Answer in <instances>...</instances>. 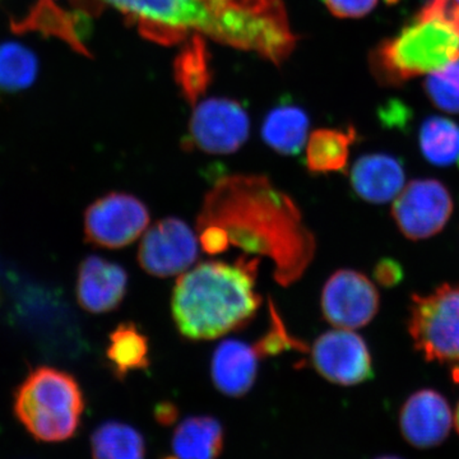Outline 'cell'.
<instances>
[{
  "label": "cell",
  "instance_id": "obj_1",
  "mask_svg": "<svg viewBox=\"0 0 459 459\" xmlns=\"http://www.w3.org/2000/svg\"><path fill=\"white\" fill-rule=\"evenodd\" d=\"M197 230L207 255L238 247L247 255L267 256L283 287L300 280L316 255V238L298 205L264 175L217 180L205 195Z\"/></svg>",
  "mask_w": 459,
  "mask_h": 459
},
{
  "label": "cell",
  "instance_id": "obj_2",
  "mask_svg": "<svg viewBox=\"0 0 459 459\" xmlns=\"http://www.w3.org/2000/svg\"><path fill=\"white\" fill-rule=\"evenodd\" d=\"M259 258L234 264L204 262L181 273L172 290L171 313L181 336L214 340L246 327L262 305L256 292Z\"/></svg>",
  "mask_w": 459,
  "mask_h": 459
},
{
  "label": "cell",
  "instance_id": "obj_3",
  "mask_svg": "<svg viewBox=\"0 0 459 459\" xmlns=\"http://www.w3.org/2000/svg\"><path fill=\"white\" fill-rule=\"evenodd\" d=\"M459 57V18L427 7L394 38L371 51L370 68L379 82L400 84L439 71Z\"/></svg>",
  "mask_w": 459,
  "mask_h": 459
},
{
  "label": "cell",
  "instance_id": "obj_4",
  "mask_svg": "<svg viewBox=\"0 0 459 459\" xmlns=\"http://www.w3.org/2000/svg\"><path fill=\"white\" fill-rule=\"evenodd\" d=\"M204 36L280 65L295 50L283 0H205Z\"/></svg>",
  "mask_w": 459,
  "mask_h": 459
},
{
  "label": "cell",
  "instance_id": "obj_5",
  "mask_svg": "<svg viewBox=\"0 0 459 459\" xmlns=\"http://www.w3.org/2000/svg\"><path fill=\"white\" fill-rule=\"evenodd\" d=\"M83 410V394L77 380L56 368L32 370L14 397L17 419L41 442L71 439L80 428Z\"/></svg>",
  "mask_w": 459,
  "mask_h": 459
},
{
  "label": "cell",
  "instance_id": "obj_6",
  "mask_svg": "<svg viewBox=\"0 0 459 459\" xmlns=\"http://www.w3.org/2000/svg\"><path fill=\"white\" fill-rule=\"evenodd\" d=\"M75 9L99 16L107 5L119 11L147 40L161 45L186 41L201 31L207 7L205 0H71Z\"/></svg>",
  "mask_w": 459,
  "mask_h": 459
},
{
  "label": "cell",
  "instance_id": "obj_7",
  "mask_svg": "<svg viewBox=\"0 0 459 459\" xmlns=\"http://www.w3.org/2000/svg\"><path fill=\"white\" fill-rule=\"evenodd\" d=\"M409 333L428 362L459 365V283H444L427 295L413 294Z\"/></svg>",
  "mask_w": 459,
  "mask_h": 459
},
{
  "label": "cell",
  "instance_id": "obj_8",
  "mask_svg": "<svg viewBox=\"0 0 459 459\" xmlns=\"http://www.w3.org/2000/svg\"><path fill=\"white\" fill-rule=\"evenodd\" d=\"M250 134L247 111L237 100L212 98L195 107L189 120L184 147L208 155H231Z\"/></svg>",
  "mask_w": 459,
  "mask_h": 459
},
{
  "label": "cell",
  "instance_id": "obj_9",
  "mask_svg": "<svg viewBox=\"0 0 459 459\" xmlns=\"http://www.w3.org/2000/svg\"><path fill=\"white\" fill-rule=\"evenodd\" d=\"M150 225L147 205L128 193L111 192L96 199L84 212L87 243L104 249L131 246Z\"/></svg>",
  "mask_w": 459,
  "mask_h": 459
},
{
  "label": "cell",
  "instance_id": "obj_10",
  "mask_svg": "<svg viewBox=\"0 0 459 459\" xmlns=\"http://www.w3.org/2000/svg\"><path fill=\"white\" fill-rule=\"evenodd\" d=\"M453 213L451 192L437 179L410 181L392 205V216L410 240H424L439 234Z\"/></svg>",
  "mask_w": 459,
  "mask_h": 459
},
{
  "label": "cell",
  "instance_id": "obj_11",
  "mask_svg": "<svg viewBox=\"0 0 459 459\" xmlns=\"http://www.w3.org/2000/svg\"><path fill=\"white\" fill-rule=\"evenodd\" d=\"M199 255L198 238L188 223L165 217L144 231L138 263L151 276L168 279L190 270Z\"/></svg>",
  "mask_w": 459,
  "mask_h": 459
},
{
  "label": "cell",
  "instance_id": "obj_12",
  "mask_svg": "<svg viewBox=\"0 0 459 459\" xmlns=\"http://www.w3.org/2000/svg\"><path fill=\"white\" fill-rule=\"evenodd\" d=\"M320 307L329 325L352 331L376 318L380 296L376 285L361 272L338 270L323 287Z\"/></svg>",
  "mask_w": 459,
  "mask_h": 459
},
{
  "label": "cell",
  "instance_id": "obj_13",
  "mask_svg": "<svg viewBox=\"0 0 459 459\" xmlns=\"http://www.w3.org/2000/svg\"><path fill=\"white\" fill-rule=\"evenodd\" d=\"M312 362L319 376L333 385H358L374 377L369 347L351 329H334L316 338Z\"/></svg>",
  "mask_w": 459,
  "mask_h": 459
},
{
  "label": "cell",
  "instance_id": "obj_14",
  "mask_svg": "<svg viewBox=\"0 0 459 459\" xmlns=\"http://www.w3.org/2000/svg\"><path fill=\"white\" fill-rule=\"evenodd\" d=\"M453 413L448 401L434 389L411 394L400 411V429L406 442L418 449L440 446L451 433Z\"/></svg>",
  "mask_w": 459,
  "mask_h": 459
},
{
  "label": "cell",
  "instance_id": "obj_15",
  "mask_svg": "<svg viewBox=\"0 0 459 459\" xmlns=\"http://www.w3.org/2000/svg\"><path fill=\"white\" fill-rule=\"evenodd\" d=\"M128 274L117 263L90 255L78 268L75 296L78 304L92 314L110 313L123 303Z\"/></svg>",
  "mask_w": 459,
  "mask_h": 459
},
{
  "label": "cell",
  "instance_id": "obj_16",
  "mask_svg": "<svg viewBox=\"0 0 459 459\" xmlns=\"http://www.w3.org/2000/svg\"><path fill=\"white\" fill-rule=\"evenodd\" d=\"M89 14L83 12L65 11L53 0H39L25 16L12 18L11 30L14 33L36 32L45 38H56L66 42L77 53L91 57L86 47L91 26Z\"/></svg>",
  "mask_w": 459,
  "mask_h": 459
},
{
  "label": "cell",
  "instance_id": "obj_17",
  "mask_svg": "<svg viewBox=\"0 0 459 459\" xmlns=\"http://www.w3.org/2000/svg\"><path fill=\"white\" fill-rule=\"evenodd\" d=\"M259 359L255 346L231 338L222 341L211 361L214 386L228 397H243L255 385Z\"/></svg>",
  "mask_w": 459,
  "mask_h": 459
},
{
  "label": "cell",
  "instance_id": "obj_18",
  "mask_svg": "<svg viewBox=\"0 0 459 459\" xmlns=\"http://www.w3.org/2000/svg\"><path fill=\"white\" fill-rule=\"evenodd\" d=\"M353 192L362 201L385 204L397 197L404 188L403 164L386 153L361 156L350 172Z\"/></svg>",
  "mask_w": 459,
  "mask_h": 459
},
{
  "label": "cell",
  "instance_id": "obj_19",
  "mask_svg": "<svg viewBox=\"0 0 459 459\" xmlns=\"http://www.w3.org/2000/svg\"><path fill=\"white\" fill-rule=\"evenodd\" d=\"M310 120L298 105L282 102L272 108L262 124V138L267 146L283 156H294L303 150L309 135Z\"/></svg>",
  "mask_w": 459,
  "mask_h": 459
},
{
  "label": "cell",
  "instance_id": "obj_20",
  "mask_svg": "<svg viewBox=\"0 0 459 459\" xmlns=\"http://www.w3.org/2000/svg\"><path fill=\"white\" fill-rule=\"evenodd\" d=\"M175 82L189 104H197L212 81L211 56L204 35L193 32L174 62Z\"/></svg>",
  "mask_w": 459,
  "mask_h": 459
},
{
  "label": "cell",
  "instance_id": "obj_21",
  "mask_svg": "<svg viewBox=\"0 0 459 459\" xmlns=\"http://www.w3.org/2000/svg\"><path fill=\"white\" fill-rule=\"evenodd\" d=\"M223 428L212 416H193L175 430L172 446L179 459H217L223 449Z\"/></svg>",
  "mask_w": 459,
  "mask_h": 459
},
{
  "label": "cell",
  "instance_id": "obj_22",
  "mask_svg": "<svg viewBox=\"0 0 459 459\" xmlns=\"http://www.w3.org/2000/svg\"><path fill=\"white\" fill-rule=\"evenodd\" d=\"M356 141L352 128H322L307 138L305 165L312 174H333L346 171L350 150Z\"/></svg>",
  "mask_w": 459,
  "mask_h": 459
},
{
  "label": "cell",
  "instance_id": "obj_23",
  "mask_svg": "<svg viewBox=\"0 0 459 459\" xmlns=\"http://www.w3.org/2000/svg\"><path fill=\"white\" fill-rule=\"evenodd\" d=\"M107 358L114 376L124 379L132 371L150 367L148 338L133 322L120 323L108 336Z\"/></svg>",
  "mask_w": 459,
  "mask_h": 459
},
{
  "label": "cell",
  "instance_id": "obj_24",
  "mask_svg": "<svg viewBox=\"0 0 459 459\" xmlns=\"http://www.w3.org/2000/svg\"><path fill=\"white\" fill-rule=\"evenodd\" d=\"M93 459H144L146 446L137 429L123 422L100 425L91 437Z\"/></svg>",
  "mask_w": 459,
  "mask_h": 459
},
{
  "label": "cell",
  "instance_id": "obj_25",
  "mask_svg": "<svg viewBox=\"0 0 459 459\" xmlns=\"http://www.w3.org/2000/svg\"><path fill=\"white\" fill-rule=\"evenodd\" d=\"M419 143L428 162L451 166L459 160V126L444 117H428L420 128Z\"/></svg>",
  "mask_w": 459,
  "mask_h": 459
},
{
  "label": "cell",
  "instance_id": "obj_26",
  "mask_svg": "<svg viewBox=\"0 0 459 459\" xmlns=\"http://www.w3.org/2000/svg\"><path fill=\"white\" fill-rule=\"evenodd\" d=\"M39 74V59L20 42L0 44V95L29 89Z\"/></svg>",
  "mask_w": 459,
  "mask_h": 459
},
{
  "label": "cell",
  "instance_id": "obj_27",
  "mask_svg": "<svg viewBox=\"0 0 459 459\" xmlns=\"http://www.w3.org/2000/svg\"><path fill=\"white\" fill-rule=\"evenodd\" d=\"M425 91L439 110L459 114V57L429 75L425 81Z\"/></svg>",
  "mask_w": 459,
  "mask_h": 459
},
{
  "label": "cell",
  "instance_id": "obj_28",
  "mask_svg": "<svg viewBox=\"0 0 459 459\" xmlns=\"http://www.w3.org/2000/svg\"><path fill=\"white\" fill-rule=\"evenodd\" d=\"M270 310L271 327L268 329L267 333L255 344L258 355L261 358H272V356H277L285 351H291V350L307 352V344L301 342L298 338L292 337L287 332L285 325H283L282 319H281L280 314L277 312L276 307L272 303V300H270Z\"/></svg>",
  "mask_w": 459,
  "mask_h": 459
},
{
  "label": "cell",
  "instance_id": "obj_29",
  "mask_svg": "<svg viewBox=\"0 0 459 459\" xmlns=\"http://www.w3.org/2000/svg\"><path fill=\"white\" fill-rule=\"evenodd\" d=\"M328 11L338 18H361L377 7L379 0H322Z\"/></svg>",
  "mask_w": 459,
  "mask_h": 459
},
{
  "label": "cell",
  "instance_id": "obj_30",
  "mask_svg": "<svg viewBox=\"0 0 459 459\" xmlns=\"http://www.w3.org/2000/svg\"><path fill=\"white\" fill-rule=\"evenodd\" d=\"M373 274L377 285L391 289V287L400 285L403 280L404 272L400 263L394 259L383 258L377 263Z\"/></svg>",
  "mask_w": 459,
  "mask_h": 459
},
{
  "label": "cell",
  "instance_id": "obj_31",
  "mask_svg": "<svg viewBox=\"0 0 459 459\" xmlns=\"http://www.w3.org/2000/svg\"><path fill=\"white\" fill-rule=\"evenodd\" d=\"M179 416V410L172 402L162 401L155 407V419L162 427H171Z\"/></svg>",
  "mask_w": 459,
  "mask_h": 459
},
{
  "label": "cell",
  "instance_id": "obj_32",
  "mask_svg": "<svg viewBox=\"0 0 459 459\" xmlns=\"http://www.w3.org/2000/svg\"><path fill=\"white\" fill-rule=\"evenodd\" d=\"M380 115H382L383 122L388 124L389 126H398L400 128V126L409 122L407 108L402 107L401 104H397V102L386 108Z\"/></svg>",
  "mask_w": 459,
  "mask_h": 459
},
{
  "label": "cell",
  "instance_id": "obj_33",
  "mask_svg": "<svg viewBox=\"0 0 459 459\" xmlns=\"http://www.w3.org/2000/svg\"><path fill=\"white\" fill-rule=\"evenodd\" d=\"M427 5L452 16H459V0H429Z\"/></svg>",
  "mask_w": 459,
  "mask_h": 459
},
{
  "label": "cell",
  "instance_id": "obj_34",
  "mask_svg": "<svg viewBox=\"0 0 459 459\" xmlns=\"http://www.w3.org/2000/svg\"><path fill=\"white\" fill-rule=\"evenodd\" d=\"M455 428H457V431H458V434H459V403H458V406H457V410H455Z\"/></svg>",
  "mask_w": 459,
  "mask_h": 459
},
{
  "label": "cell",
  "instance_id": "obj_35",
  "mask_svg": "<svg viewBox=\"0 0 459 459\" xmlns=\"http://www.w3.org/2000/svg\"><path fill=\"white\" fill-rule=\"evenodd\" d=\"M376 459H402L400 457H395V455H383V457L376 458Z\"/></svg>",
  "mask_w": 459,
  "mask_h": 459
},
{
  "label": "cell",
  "instance_id": "obj_36",
  "mask_svg": "<svg viewBox=\"0 0 459 459\" xmlns=\"http://www.w3.org/2000/svg\"><path fill=\"white\" fill-rule=\"evenodd\" d=\"M162 459H179V458L174 457V455H168V457H164Z\"/></svg>",
  "mask_w": 459,
  "mask_h": 459
},
{
  "label": "cell",
  "instance_id": "obj_37",
  "mask_svg": "<svg viewBox=\"0 0 459 459\" xmlns=\"http://www.w3.org/2000/svg\"><path fill=\"white\" fill-rule=\"evenodd\" d=\"M458 168H459V160H458Z\"/></svg>",
  "mask_w": 459,
  "mask_h": 459
}]
</instances>
